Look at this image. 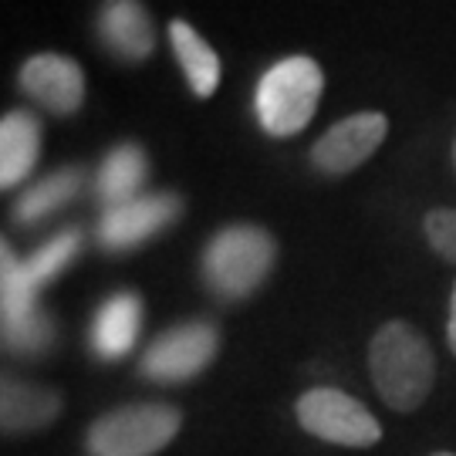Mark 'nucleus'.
Instances as JSON below:
<instances>
[{
    "label": "nucleus",
    "mask_w": 456,
    "mask_h": 456,
    "mask_svg": "<svg viewBox=\"0 0 456 456\" xmlns=\"http://www.w3.org/2000/svg\"><path fill=\"white\" fill-rule=\"evenodd\" d=\"M98 34L126 61H142L152 54V20L139 0H105L98 14Z\"/></svg>",
    "instance_id": "9b49d317"
},
{
    "label": "nucleus",
    "mask_w": 456,
    "mask_h": 456,
    "mask_svg": "<svg viewBox=\"0 0 456 456\" xmlns=\"http://www.w3.org/2000/svg\"><path fill=\"white\" fill-rule=\"evenodd\" d=\"M297 423L318 440L352 446V450H365L382 440V426L372 412L348 392L328 389V386L308 389L297 399Z\"/></svg>",
    "instance_id": "39448f33"
},
{
    "label": "nucleus",
    "mask_w": 456,
    "mask_h": 456,
    "mask_svg": "<svg viewBox=\"0 0 456 456\" xmlns=\"http://www.w3.org/2000/svg\"><path fill=\"white\" fill-rule=\"evenodd\" d=\"M446 338H450V348L456 355V284H453V297H450V322H446Z\"/></svg>",
    "instance_id": "aec40b11"
},
{
    "label": "nucleus",
    "mask_w": 456,
    "mask_h": 456,
    "mask_svg": "<svg viewBox=\"0 0 456 456\" xmlns=\"http://www.w3.org/2000/svg\"><path fill=\"white\" fill-rule=\"evenodd\" d=\"M220 335L210 322H186L163 331L142 355V375L152 382H190L216 355Z\"/></svg>",
    "instance_id": "423d86ee"
},
{
    "label": "nucleus",
    "mask_w": 456,
    "mask_h": 456,
    "mask_svg": "<svg viewBox=\"0 0 456 456\" xmlns=\"http://www.w3.org/2000/svg\"><path fill=\"white\" fill-rule=\"evenodd\" d=\"M78 244H82V233H78V230H68V233H58L54 240H48L41 250H34V257L24 264L34 284L41 288L45 281H51L54 274H61L68 267V261L78 254Z\"/></svg>",
    "instance_id": "a211bd4d"
},
{
    "label": "nucleus",
    "mask_w": 456,
    "mask_h": 456,
    "mask_svg": "<svg viewBox=\"0 0 456 456\" xmlns=\"http://www.w3.org/2000/svg\"><path fill=\"white\" fill-rule=\"evenodd\" d=\"M169 41H173V51H176V61H180L186 78H190V88L200 98L213 95L216 85H220V58H216V51L186 20L169 24Z\"/></svg>",
    "instance_id": "dca6fc26"
},
{
    "label": "nucleus",
    "mask_w": 456,
    "mask_h": 456,
    "mask_svg": "<svg viewBox=\"0 0 456 456\" xmlns=\"http://www.w3.org/2000/svg\"><path fill=\"white\" fill-rule=\"evenodd\" d=\"M322 68L311 61L308 54H291L284 61H277L257 85L254 95V112L261 118L267 135H297L308 126L322 98Z\"/></svg>",
    "instance_id": "f03ea898"
},
{
    "label": "nucleus",
    "mask_w": 456,
    "mask_h": 456,
    "mask_svg": "<svg viewBox=\"0 0 456 456\" xmlns=\"http://www.w3.org/2000/svg\"><path fill=\"white\" fill-rule=\"evenodd\" d=\"M180 210L183 203L169 193L135 196L129 203L109 207L102 224H98V244L105 250H132V247L146 244L166 224H173Z\"/></svg>",
    "instance_id": "6e6552de"
},
{
    "label": "nucleus",
    "mask_w": 456,
    "mask_h": 456,
    "mask_svg": "<svg viewBox=\"0 0 456 456\" xmlns=\"http://www.w3.org/2000/svg\"><path fill=\"white\" fill-rule=\"evenodd\" d=\"M139 328H142V301H139V294L132 291L112 294L95 311V322H92V352L105 362L129 355V348L139 338Z\"/></svg>",
    "instance_id": "f8f14e48"
},
{
    "label": "nucleus",
    "mask_w": 456,
    "mask_h": 456,
    "mask_svg": "<svg viewBox=\"0 0 456 456\" xmlns=\"http://www.w3.org/2000/svg\"><path fill=\"white\" fill-rule=\"evenodd\" d=\"M389 132V122L382 112H359V115H348L345 122L331 126V129L318 139V146L311 152V163L318 166L322 173H352L359 169L375 149L382 146Z\"/></svg>",
    "instance_id": "1a4fd4ad"
},
{
    "label": "nucleus",
    "mask_w": 456,
    "mask_h": 456,
    "mask_svg": "<svg viewBox=\"0 0 456 456\" xmlns=\"http://www.w3.org/2000/svg\"><path fill=\"white\" fill-rule=\"evenodd\" d=\"M183 426L180 409L163 403H135L98 416L88 429L92 456H156L176 440Z\"/></svg>",
    "instance_id": "20e7f679"
},
{
    "label": "nucleus",
    "mask_w": 456,
    "mask_h": 456,
    "mask_svg": "<svg viewBox=\"0 0 456 456\" xmlns=\"http://www.w3.org/2000/svg\"><path fill=\"white\" fill-rule=\"evenodd\" d=\"M426 237L443 261L456 264V210H433L426 216Z\"/></svg>",
    "instance_id": "6ab92c4d"
},
{
    "label": "nucleus",
    "mask_w": 456,
    "mask_h": 456,
    "mask_svg": "<svg viewBox=\"0 0 456 456\" xmlns=\"http://www.w3.org/2000/svg\"><path fill=\"white\" fill-rule=\"evenodd\" d=\"M61 412V395L45 386H28L4 379V403H0V423L7 436H24L34 429H45L58 419Z\"/></svg>",
    "instance_id": "ddd939ff"
},
{
    "label": "nucleus",
    "mask_w": 456,
    "mask_h": 456,
    "mask_svg": "<svg viewBox=\"0 0 456 456\" xmlns=\"http://www.w3.org/2000/svg\"><path fill=\"white\" fill-rule=\"evenodd\" d=\"M78 183H82L78 169H61V173H54L48 180H41L17 200V220L20 224H34V220L48 216L51 210H58L61 203H68L71 196L78 193Z\"/></svg>",
    "instance_id": "f3484780"
},
{
    "label": "nucleus",
    "mask_w": 456,
    "mask_h": 456,
    "mask_svg": "<svg viewBox=\"0 0 456 456\" xmlns=\"http://www.w3.org/2000/svg\"><path fill=\"white\" fill-rule=\"evenodd\" d=\"M4 342L14 352H45L51 345V322L37 308V284L11 247H4Z\"/></svg>",
    "instance_id": "0eeeda50"
},
{
    "label": "nucleus",
    "mask_w": 456,
    "mask_h": 456,
    "mask_svg": "<svg viewBox=\"0 0 456 456\" xmlns=\"http://www.w3.org/2000/svg\"><path fill=\"white\" fill-rule=\"evenodd\" d=\"M20 88L51 112L71 115L85 98V75L65 54H37L20 71Z\"/></svg>",
    "instance_id": "9d476101"
},
{
    "label": "nucleus",
    "mask_w": 456,
    "mask_h": 456,
    "mask_svg": "<svg viewBox=\"0 0 456 456\" xmlns=\"http://www.w3.org/2000/svg\"><path fill=\"white\" fill-rule=\"evenodd\" d=\"M436 456H453V453H436Z\"/></svg>",
    "instance_id": "412c9836"
},
{
    "label": "nucleus",
    "mask_w": 456,
    "mask_h": 456,
    "mask_svg": "<svg viewBox=\"0 0 456 456\" xmlns=\"http://www.w3.org/2000/svg\"><path fill=\"white\" fill-rule=\"evenodd\" d=\"M369 365L382 403L395 412H412L423 406L436 379L433 348L406 322H389L375 331Z\"/></svg>",
    "instance_id": "f257e3e1"
},
{
    "label": "nucleus",
    "mask_w": 456,
    "mask_h": 456,
    "mask_svg": "<svg viewBox=\"0 0 456 456\" xmlns=\"http://www.w3.org/2000/svg\"><path fill=\"white\" fill-rule=\"evenodd\" d=\"M149 163L146 152L139 146H118L105 156V163L98 166L95 173V193L98 200H105L109 207L129 203L139 196L142 183H146Z\"/></svg>",
    "instance_id": "2eb2a0df"
},
{
    "label": "nucleus",
    "mask_w": 456,
    "mask_h": 456,
    "mask_svg": "<svg viewBox=\"0 0 456 456\" xmlns=\"http://www.w3.org/2000/svg\"><path fill=\"white\" fill-rule=\"evenodd\" d=\"M277 257L274 237L261 227H227L220 230L203 250V281L213 294L240 301L257 291L264 277L271 274Z\"/></svg>",
    "instance_id": "7ed1b4c3"
},
{
    "label": "nucleus",
    "mask_w": 456,
    "mask_h": 456,
    "mask_svg": "<svg viewBox=\"0 0 456 456\" xmlns=\"http://www.w3.org/2000/svg\"><path fill=\"white\" fill-rule=\"evenodd\" d=\"M41 129L28 112H7L0 126V186H17L37 163Z\"/></svg>",
    "instance_id": "4468645a"
}]
</instances>
